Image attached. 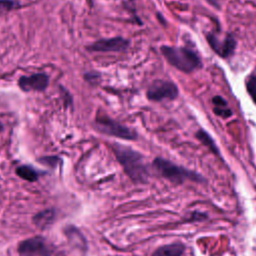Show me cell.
Returning <instances> with one entry per match:
<instances>
[{"label": "cell", "instance_id": "obj_1", "mask_svg": "<svg viewBox=\"0 0 256 256\" xmlns=\"http://www.w3.org/2000/svg\"><path fill=\"white\" fill-rule=\"evenodd\" d=\"M113 151L122 165L125 173L136 183H146L149 175L148 167L143 156L133 149L119 144L114 145Z\"/></svg>", "mask_w": 256, "mask_h": 256}, {"label": "cell", "instance_id": "obj_2", "mask_svg": "<svg viewBox=\"0 0 256 256\" xmlns=\"http://www.w3.org/2000/svg\"><path fill=\"white\" fill-rule=\"evenodd\" d=\"M160 50L165 59L180 71L189 73L202 66L199 56L191 49L163 45Z\"/></svg>", "mask_w": 256, "mask_h": 256}, {"label": "cell", "instance_id": "obj_3", "mask_svg": "<svg viewBox=\"0 0 256 256\" xmlns=\"http://www.w3.org/2000/svg\"><path fill=\"white\" fill-rule=\"evenodd\" d=\"M154 169L164 178H166L167 180L175 183V184H181L183 183L185 180H192V181H196V182H203L204 178L194 172V171H190L182 166H178L174 163H172L171 161L164 159V158H155L153 160L152 163Z\"/></svg>", "mask_w": 256, "mask_h": 256}, {"label": "cell", "instance_id": "obj_4", "mask_svg": "<svg viewBox=\"0 0 256 256\" xmlns=\"http://www.w3.org/2000/svg\"><path fill=\"white\" fill-rule=\"evenodd\" d=\"M96 127L99 131H101L104 134L122 138V139L133 140L137 137L136 133L133 130L129 129L128 127L120 124L119 122H117L105 115L97 116Z\"/></svg>", "mask_w": 256, "mask_h": 256}, {"label": "cell", "instance_id": "obj_5", "mask_svg": "<svg viewBox=\"0 0 256 256\" xmlns=\"http://www.w3.org/2000/svg\"><path fill=\"white\" fill-rule=\"evenodd\" d=\"M146 95L151 101L173 100L178 96V88L171 81L156 80L149 86Z\"/></svg>", "mask_w": 256, "mask_h": 256}, {"label": "cell", "instance_id": "obj_6", "mask_svg": "<svg viewBox=\"0 0 256 256\" xmlns=\"http://www.w3.org/2000/svg\"><path fill=\"white\" fill-rule=\"evenodd\" d=\"M206 37L211 48L219 56L226 58L233 54L236 47V40L231 34H227L224 38H219L218 36L210 33Z\"/></svg>", "mask_w": 256, "mask_h": 256}, {"label": "cell", "instance_id": "obj_7", "mask_svg": "<svg viewBox=\"0 0 256 256\" xmlns=\"http://www.w3.org/2000/svg\"><path fill=\"white\" fill-rule=\"evenodd\" d=\"M18 252L21 256H49L48 247L40 237L22 241L18 246Z\"/></svg>", "mask_w": 256, "mask_h": 256}, {"label": "cell", "instance_id": "obj_8", "mask_svg": "<svg viewBox=\"0 0 256 256\" xmlns=\"http://www.w3.org/2000/svg\"><path fill=\"white\" fill-rule=\"evenodd\" d=\"M129 46V41L123 37H113L109 39H101L90 46L88 49L90 51L96 52H119L124 51Z\"/></svg>", "mask_w": 256, "mask_h": 256}, {"label": "cell", "instance_id": "obj_9", "mask_svg": "<svg viewBox=\"0 0 256 256\" xmlns=\"http://www.w3.org/2000/svg\"><path fill=\"white\" fill-rule=\"evenodd\" d=\"M48 85V77L38 73L31 76H23L19 80V86L24 91H42Z\"/></svg>", "mask_w": 256, "mask_h": 256}, {"label": "cell", "instance_id": "obj_10", "mask_svg": "<svg viewBox=\"0 0 256 256\" xmlns=\"http://www.w3.org/2000/svg\"><path fill=\"white\" fill-rule=\"evenodd\" d=\"M184 249L185 247L181 243L168 244L156 249L152 256H182Z\"/></svg>", "mask_w": 256, "mask_h": 256}, {"label": "cell", "instance_id": "obj_11", "mask_svg": "<svg viewBox=\"0 0 256 256\" xmlns=\"http://www.w3.org/2000/svg\"><path fill=\"white\" fill-rule=\"evenodd\" d=\"M54 216H55V212L52 209H47L35 215L33 218V221L36 226H38L41 229H45L51 225V223L54 220Z\"/></svg>", "mask_w": 256, "mask_h": 256}, {"label": "cell", "instance_id": "obj_12", "mask_svg": "<svg viewBox=\"0 0 256 256\" xmlns=\"http://www.w3.org/2000/svg\"><path fill=\"white\" fill-rule=\"evenodd\" d=\"M212 102H213V105H214L213 111L216 115L221 116L223 118H227V117H230L232 115V111L228 107V103L221 96L213 97Z\"/></svg>", "mask_w": 256, "mask_h": 256}, {"label": "cell", "instance_id": "obj_13", "mask_svg": "<svg viewBox=\"0 0 256 256\" xmlns=\"http://www.w3.org/2000/svg\"><path fill=\"white\" fill-rule=\"evenodd\" d=\"M16 174L19 177H21L22 179L27 180L29 182L36 181L37 178H38V174L36 173V171L33 168H31L30 166H26V165L19 166L16 169Z\"/></svg>", "mask_w": 256, "mask_h": 256}, {"label": "cell", "instance_id": "obj_14", "mask_svg": "<svg viewBox=\"0 0 256 256\" xmlns=\"http://www.w3.org/2000/svg\"><path fill=\"white\" fill-rule=\"evenodd\" d=\"M196 136L197 138L205 145L207 146L213 153H215L216 155H219V151L217 149V146L215 145L213 139L210 137V135L204 131V130H199L197 133H196Z\"/></svg>", "mask_w": 256, "mask_h": 256}, {"label": "cell", "instance_id": "obj_15", "mask_svg": "<svg viewBox=\"0 0 256 256\" xmlns=\"http://www.w3.org/2000/svg\"><path fill=\"white\" fill-rule=\"evenodd\" d=\"M246 89L254 103L256 104V74L251 75L246 81Z\"/></svg>", "mask_w": 256, "mask_h": 256}, {"label": "cell", "instance_id": "obj_16", "mask_svg": "<svg viewBox=\"0 0 256 256\" xmlns=\"http://www.w3.org/2000/svg\"><path fill=\"white\" fill-rule=\"evenodd\" d=\"M15 6V2L12 0H0V12L9 11Z\"/></svg>", "mask_w": 256, "mask_h": 256}, {"label": "cell", "instance_id": "obj_17", "mask_svg": "<svg viewBox=\"0 0 256 256\" xmlns=\"http://www.w3.org/2000/svg\"><path fill=\"white\" fill-rule=\"evenodd\" d=\"M208 2L216 7H218V0H208Z\"/></svg>", "mask_w": 256, "mask_h": 256}, {"label": "cell", "instance_id": "obj_18", "mask_svg": "<svg viewBox=\"0 0 256 256\" xmlns=\"http://www.w3.org/2000/svg\"><path fill=\"white\" fill-rule=\"evenodd\" d=\"M0 130H2V124H1V122H0Z\"/></svg>", "mask_w": 256, "mask_h": 256}]
</instances>
